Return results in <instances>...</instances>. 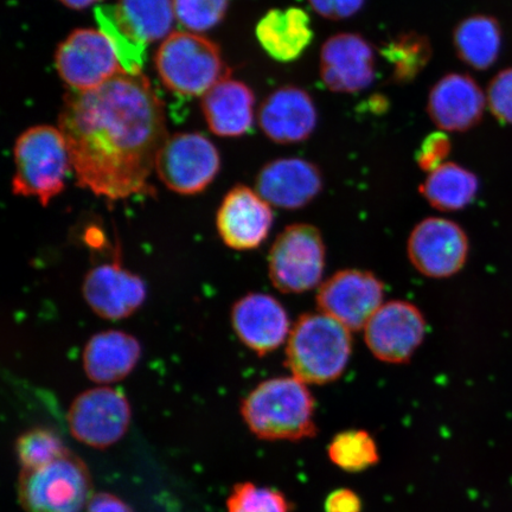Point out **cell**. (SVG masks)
<instances>
[{
	"label": "cell",
	"instance_id": "ffe728a7",
	"mask_svg": "<svg viewBox=\"0 0 512 512\" xmlns=\"http://www.w3.org/2000/svg\"><path fill=\"white\" fill-rule=\"evenodd\" d=\"M486 95L470 75L451 73L431 89L427 113L434 125L445 132H465L482 120Z\"/></svg>",
	"mask_w": 512,
	"mask_h": 512
},
{
	"label": "cell",
	"instance_id": "4dcf8cb0",
	"mask_svg": "<svg viewBox=\"0 0 512 512\" xmlns=\"http://www.w3.org/2000/svg\"><path fill=\"white\" fill-rule=\"evenodd\" d=\"M292 502L284 492L252 482L234 485L227 512H292Z\"/></svg>",
	"mask_w": 512,
	"mask_h": 512
},
{
	"label": "cell",
	"instance_id": "44dd1931",
	"mask_svg": "<svg viewBox=\"0 0 512 512\" xmlns=\"http://www.w3.org/2000/svg\"><path fill=\"white\" fill-rule=\"evenodd\" d=\"M142 345L125 331L108 330L94 335L83 350V369L89 380L111 384L126 379L142 357Z\"/></svg>",
	"mask_w": 512,
	"mask_h": 512
},
{
	"label": "cell",
	"instance_id": "d6986e66",
	"mask_svg": "<svg viewBox=\"0 0 512 512\" xmlns=\"http://www.w3.org/2000/svg\"><path fill=\"white\" fill-rule=\"evenodd\" d=\"M262 132L272 142L292 145L305 142L318 125L315 101L305 89L283 86L262 102L258 114Z\"/></svg>",
	"mask_w": 512,
	"mask_h": 512
},
{
	"label": "cell",
	"instance_id": "603a6c76",
	"mask_svg": "<svg viewBox=\"0 0 512 512\" xmlns=\"http://www.w3.org/2000/svg\"><path fill=\"white\" fill-rule=\"evenodd\" d=\"M255 34L268 56L284 63L298 60L313 40L311 18L297 6L268 11L256 24Z\"/></svg>",
	"mask_w": 512,
	"mask_h": 512
},
{
	"label": "cell",
	"instance_id": "ba28073f",
	"mask_svg": "<svg viewBox=\"0 0 512 512\" xmlns=\"http://www.w3.org/2000/svg\"><path fill=\"white\" fill-rule=\"evenodd\" d=\"M220 169V153L207 137L177 133L159 150L155 170L166 188L181 195H196L213 183Z\"/></svg>",
	"mask_w": 512,
	"mask_h": 512
},
{
	"label": "cell",
	"instance_id": "6da1fadb",
	"mask_svg": "<svg viewBox=\"0 0 512 512\" xmlns=\"http://www.w3.org/2000/svg\"><path fill=\"white\" fill-rule=\"evenodd\" d=\"M59 128L81 188L110 201L152 194L168 139L163 102L143 74L121 73L92 91L69 89Z\"/></svg>",
	"mask_w": 512,
	"mask_h": 512
},
{
	"label": "cell",
	"instance_id": "e0dca14e",
	"mask_svg": "<svg viewBox=\"0 0 512 512\" xmlns=\"http://www.w3.org/2000/svg\"><path fill=\"white\" fill-rule=\"evenodd\" d=\"M324 188L318 165L303 158L272 160L256 176L255 191L271 207L299 210L316 200Z\"/></svg>",
	"mask_w": 512,
	"mask_h": 512
},
{
	"label": "cell",
	"instance_id": "83f0119b",
	"mask_svg": "<svg viewBox=\"0 0 512 512\" xmlns=\"http://www.w3.org/2000/svg\"><path fill=\"white\" fill-rule=\"evenodd\" d=\"M121 17L145 43L168 38L175 22L174 0H119Z\"/></svg>",
	"mask_w": 512,
	"mask_h": 512
},
{
	"label": "cell",
	"instance_id": "9c48e42d",
	"mask_svg": "<svg viewBox=\"0 0 512 512\" xmlns=\"http://www.w3.org/2000/svg\"><path fill=\"white\" fill-rule=\"evenodd\" d=\"M131 419V405L126 396L105 386L76 396L67 414L73 437L81 444L98 450H105L123 439Z\"/></svg>",
	"mask_w": 512,
	"mask_h": 512
},
{
	"label": "cell",
	"instance_id": "74e56055",
	"mask_svg": "<svg viewBox=\"0 0 512 512\" xmlns=\"http://www.w3.org/2000/svg\"><path fill=\"white\" fill-rule=\"evenodd\" d=\"M63 5L73 10H83L89 8V6L100 2V0H60Z\"/></svg>",
	"mask_w": 512,
	"mask_h": 512
},
{
	"label": "cell",
	"instance_id": "e575fe53",
	"mask_svg": "<svg viewBox=\"0 0 512 512\" xmlns=\"http://www.w3.org/2000/svg\"><path fill=\"white\" fill-rule=\"evenodd\" d=\"M367 0H309L317 15L329 21H345L363 9Z\"/></svg>",
	"mask_w": 512,
	"mask_h": 512
},
{
	"label": "cell",
	"instance_id": "277c9868",
	"mask_svg": "<svg viewBox=\"0 0 512 512\" xmlns=\"http://www.w3.org/2000/svg\"><path fill=\"white\" fill-rule=\"evenodd\" d=\"M15 165L12 192L35 197L43 207L49 206L63 191L73 169L67 140L60 128L41 125L23 132L15 145Z\"/></svg>",
	"mask_w": 512,
	"mask_h": 512
},
{
	"label": "cell",
	"instance_id": "8992f818",
	"mask_svg": "<svg viewBox=\"0 0 512 512\" xmlns=\"http://www.w3.org/2000/svg\"><path fill=\"white\" fill-rule=\"evenodd\" d=\"M155 62L164 86L182 96H203L229 78L220 48L194 32L177 31L165 38Z\"/></svg>",
	"mask_w": 512,
	"mask_h": 512
},
{
	"label": "cell",
	"instance_id": "8fae6325",
	"mask_svg": "<svg viewBox=\"0 0 512 512\" xmlns=\"http://www.w3.org/2000/svg\"><path fill=\"white\" fill-rule=\"evenodd\" d=\"M384 285L374 273L338 271L318 287L319 312L341 323L351 332L364 330L384 304Z\"/></svg>",
	"mask_w": 512,
	"mask_h": 512
},
{
	"label": "cell",
	"instance_id": "3957f363",
	"mask_svg": "<svg viewBox=\"0 0 512 512\" xmlns=\"http://www.w3.org/2000/svg\"><path fill=\"white\" fill-rule=\"evenodd\" d=\"M352 354L351 331L322 312L305 313L286 342V367L305 384H328L344 374Z\"/></svg>",
	"mask_w": 512,
	"mask_h": 512
},
{
	"label": "cell",
	"instance_id": "7a4b0ae2",
	"mask_svg": "<svg viewBox=\"0 0 512 512\" xmlns=\"http://www.w3.org/2000/svg\"><path fill=\"white\" fill-rule=\"evenodd\" d=\"M243 421L256 438L298 443L318 433L316 401L294 376L274 377L256 386L241 403Z\"/></svg>",
	"mask_w": 512,
	"mask_h": 512
},
{
	"label": "cell",
	"instance_id": "5b68a950",
	"mask_svg": "<svg viewBox=\"0 0 512 512\" xmlns=\"http://www.w3.org/2000/svg\"><path fill=\"white\" fill-rule=\"evenodd\" d=\"M18 502L25 512H82L93 497L88 466L72 451L54 462L21 470Z\"/></svg>",
	"mask_w": 512,
	"mask_h": 512
},
{
	"label": "cell",
	"instance_id": "1f68e13d",
	"mask_svg": "<svg viewBox=\"0 0 512 512\" xmlns=\"http://www.w3.org/2000/svg\"><path fill=\"white\" fill-rule=\"evenodd\" d=\"M229 0H174L175 16L190 31L213 29L227 14Z\"/></svg>",
	"mask_w": 512,
	"mask_h": 512
},
{
	"label": "cell",
	"instance_id": "2e32d148",
	"mask_svg": "<svg viewBox=\"0 0 512 512\" xmlns=\"http://www.w3.org/2000/svg\"><path fill=\"white\" fill-rule=\"evenodd\" d=\"M82 294L95 315L120 320L132 316L143 306L147 287L142 277L114 260L88 271Z\"/></svg>",
	"mask_w": 512,
	"mask_h": 512
},
{
	"label": "cell",
	"instance_id": "4316f807",
	"mask_svg": "<svg viewBox=\"0 0 512 512\" xmlns=\"http://www.w3.org/2000/svg\"><path fill=\"white\" fill-rule=\"evenodd\" d=\"M100 31L111 42L121 68L128 74H143L147 43L140 40L120 16L117 6L99 5L94 10Z\"/></svg>",
	"mask_w": 512,
	"mask_h": 512
},
{
	"label": "cell",
	"instance_id": "5bb4252c",
	"mask_svg": "<svg viewBox=\"0 0 512 512\" xmlns=\"http://www.w3.org/2000/svg\"><path fill=\"white\" fill-rule=\"evenodd\" d=\"M319 74L331 92H362L375 80V49L367 38L355 32L331 36L320 49Z\"/></svg>",
	"mask_w": 512,
	"mask_h": 512
},
{
	"label": "cell",
	"instance_id": "52a82bcc",
	"mask_svg": "<svg viewBox=\"0 0 512 512\" xmlns=\"http://www.w3.org/2000/svg\"><path fill=\"white\" fill-rule=\"evenodd\" d=\"M326 247L320 230L309 223L287 226L268 254V274L278 291L299 294L322 284Z\"/></svg>",
	"mask_w": 512,
	"mask_h": 512
},
{
	"label": "cell",
	"instance_id": "cb8c5ba5",
	"mask_svg": "<svg viewBox=\"0 0 512 512\" xmlns=\"http://www.w3.org/2000/svg\"><path fill=\"white\" fill-rule=\"evenodd\" d=\"M420 194L434 209L452 213L475 201L479 181L469 169L457 163H445L428 174L420 185Z\"/></svg>",
	"mask_w": 512,
	"mask_h": 512
},
{
	"label": "cell",
	"instance_id": "d4e9b609",
	"mask_svg": "<svg viewBox=\"0 0 512 512\" xmlns=\"http://www.w3.org/2000/svg\"><path fill=\"white\" fill-rule=\"evenodd\" d=\"M453 44L459 59L467 66L486 70L501 53L502 30L494 17H467L454 29Z\"/></svg>",
	"mask_w": 512,
	"mask_h": 512
},
{
	"label": "cell",
	"instance_id": "f1b7e54d",
	"mask_svg": "<svg viewBox=\"0 0 512 512\" xmlns=\"http://www.w3.org/2000/svg\"><path fill=\"white\" fill-rule=\"evenodd\" d=\"M330 462L348 473L367 471L380 462L379 446L364 430L339 432L328 445Z\"/></svg>",
	"mask_w": 512,
	"mask_h": 512
},
{
	"label": "cell",
	"instance_id": "d590c367",
	"mask_svg": "<svg viewBox=\"0 0 512 512\" xmlns=\"http://www.w3.org/2000/svg\"><path fill=\"white\" fill-rule=\"evenodd\" d=\"M363 503L356 491L341 488L330 492L325 498V512H362Z\"/></svg>",
	"mask_w": 512,
	"mask_h": 512
},
{
	"label": "cell",
	"instance_id": "30bf717a",
	"mask_svg": "<svg viewBox=\"0 0 512 512\" xmlns=\"http://www.w3.org/2000/svg\"><path fill=\"white\" fill-rule=\"evenodd\" d=\"M55 66L69 89L78 92L92 91L125 72L111 42L93 29L74 30L57 48Z\"/></svg>",
	"mask_w": 512,
	"mask_h": 512
},
{
	"label": "cell",
	"instance_id": "7402d4cb",
	"mask_svg": "<svg viewBox=\"0 0 512 512\" xmlns=\"http://www.w3.org/2000/svg\"><path fill=\"white\" fill-rule=\"evenodd\" d=\"M255 96L246 83L224 79L203 95L202 111L220 137H241L254 124Z\"/></svg>",
	"mask_w": 512,
	"mask_h": 512
},
{
	"label": "cell",
	"instance_id": "4fadbf2b",
	"mask_svg": "<svg viewBox=\"0 0 512 512\" xmlns=\"http://www.w3.org/2000/svg\"><path fill=\"white\" fill-rule=\"evenodd\" d=\"M426 336V319L412 303H384L364 328V339L377 360L402 364L412 360Z\"/></svg>",
	"mask_w": 512,
	"mask_h": 512
},
{
	"label": "cell",
	"instance_id": "7c38bea8",
	"mask_svg": "<svg viewBox=\"0 0 512 512\" xmlns=\"http://www.w3.org/2000/svg\"><path fill=\"white\" fill-rule=\"evenodd\" d=\"M409 261L427 278L445 279L463 270L470 242L458 223L428 217L412 230L407 243Z\"/></svg>",
	"mask_w": 512,
	"mask_h": 512
},
{
	"label": "cell",
	"instance_id": "ac0fdd59",
	"mask_svg": "<svg viewBox=\"0 0 512 512\" xmlns=\"http://www.w3.org/2000/svg\"><path fill=\"white\" fill-rule=\"evenodd\" d=\"M232 325L240 342L259 356L279 349L292 329L283 304L259 292L249 293L234 304Z\"/></svg>",
	"mask_w": 512,
	"mask_h": 512
},
{
	"label": "cell",
	"instance_id": "d6a6232c",
	"mask_svg": "<svg viewBox=\"0 0 512 512\" xmlns=\"http://www.w3.org/2000/svg\"><path fill=\"white\" fill-rule=\"evenodd\" d=\"M486 104L499 121L512 125V68L502 70L492 79Z\"/></svg>",
	"mask_w": 512,
	"mask_h": 512
},
{
	"label": "cell",
	"instance_id": "8d00e7d4",
	"mask_svg": "<svg viewBox=\"0 0 512 512\" xmlns=\"http://www.w3.org/2000/svg\"><path fill=\"white\" fill-rule=\"evenodd\" d=\"M87 512H133L130 505L125 503L123 499L108 494V492H99L93 495L89 501Z\"/></svg>",
	"mask_w": 512,
	"mask_h": 512
},
{
	"label": "cell",
	"instance_id": "f546056e",
	"mask_svg": "<svg viewBox=\"0 0 512 512\" xmlns=\"http://www.w3.org/2000/svg\"><path fill=\"white\" fill-rule=\"evenodd\" d=\"M15 450L18 462L24 470L47 465L70 451L63 444L60 435L46 427L31 428L19 435Z\"/></svg>",
	"mask_w": 512,
	"mask_h": 512
},
{
	"label": "cell",
	"instance_id": "484cf974",
	"mask_svg": "<svg viewBox=\"0 0 512 512\" xmlns=\"http://www.w3.org/2000/svg\"><path fill=\"white\" fill-rule=\"evenodd\" d=\"M380 54L392 67L393 80L398 85H407L418 78L431 62L433 47L430 38L409 31L384 44Z\"/></svg>",
	"mask_w": 512,
	"mask_h": 512
},
{
	"label": "cell",
	"instance_id": "9a60e30c",
	"mask_svg": "<svg viewBox=\"0 0 512 512\" xmlns=\"http://www.w3.org/2000/svg\"><path fill=\"white\" fill-rule=\"evenodd\" d=\"M273 220L272 207L258 192L236 185L217 210L216 227L224 245L235 251H252L268 238Z\"/></svg>",
	"mask_w": 512,
	"mask_h": 512
},
{
	"label": "cell",
	"instance_id": "836d02e7",
	"mask_svg": "<svg viewBox=\"0 0 512 512\" xmlns=\"http://www.w3.org/2000/svg\"><path fill=\"white\" fill-rule=\"evenodd\" d=\"M452 143L450 137L443 131L428 134L424 142L416 151V164L422 171L430 172L437 170L446 163L450 156Z\"/></svg>",
	"mask_w": 512,
	"mask_h": 512
}]
</instances>
